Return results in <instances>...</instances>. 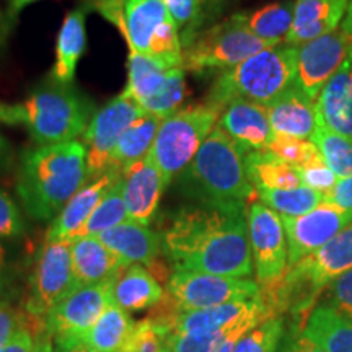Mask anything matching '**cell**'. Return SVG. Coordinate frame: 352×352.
<instances>
[{"mask_svg": "<svg viewBox=\"0 0 352 352\" xmlns=\"http://www.w3.org/2000/svg\"><path fill=\"white\" fill-rule=\"evenodd\" d=\"M129 220L127 208L122 196V176L114 186L109 189L100 204L96 206L94 214L87 220V223L78 233V236H98L109 228L121 226Z\"/></svg>", "mask_w": 352, "mask_h": 352, "instance_id": "cell-36", "label": "cell"}, {"mask_svg": "<svg viewBox=\"0 0 352 352\" xmlns=\"http://www.w3.org/2000/svg\"><path fill=\"white\" fill-rule=\"evenodd\" d=\"M70 256L76 285L108 283L127 267L98 236H77L70 240Z\"/></svg>", "mask_w": 352, "mask_h": 352, "instance_id": "cell-23", "label": "cell"}, {"mask_svg": "<svg viewBox=\"0 0 352 352\" xmlns=\"http://www.w3.org/2000/svg\"><path fill=\"white\" fill-rule=\"evenodd\" d=\"M25 233V222L16 202L7 191L0 189V243L19 239Z\"/></svg>", "mask_w": 352, "mask_h": 352, "instance_id": "cell-43", "label": "cell"}, {"mask_svg": "<svg viewBox=\"0 0 352 352\" xmlns=\"http://www.w3.org/2000/svg\"><path fill=\"white\" fill-rule=\"evenodd\" d=\"M241 25L264 41L284 43L292 28L294 2H272L252 12L235 13Z\"/></svg>", "mask_w": 352, "mask_h": 352, "instance_id": "cell-30", "label": "cell"}, {"mask_svg": "<svg viewBox=\"0 0 352 352\" xmlns=\"http://www.w3.org/2000/svg\"><path fill=\"white\" fill-rule=\"evenodd\" d=\"M6 272H7V252L3 245L0 243V290L3 289L6 284Z\"/></svg>", "mask_w": 352, "mask_h": 352, "instance_id": "cell-54", "label": "cell"}, {"mask_svg": "<svg viewBox=\"0 0 352 352\" xmlns=\"http://www.w3.org/2000/svg\"><path fill=\"white\" fill-rule=\"evenodd\" d=\"M10 28L12 20L8 19L7 13L0 8V51L6 47V44L8 41V34H10Z\"/></svg>", "mask_w": 352, "mask_h": 352, "instance_id": "cell-52", "label": "cell"}, {"mask_svg": "<svg viewBox=\"0 0 352 352\" xmlns=\"http://www.w3.org/2000/svg\"><path fill=\"white\" fill-rule=\"evenodd\" d=\"M277 352H327L318 342L311 340L303 329V324L294 323L287 333H285L283 344Z\"/></svg>", "mask_w": 352, "mask_h": 352, "instance_id": "cell-46", "label": "cell"}, {"mask_svg": "<svg viewBox=\"0 0 352 352\" xmlns=\"http://www.w3.org/2000/svg\"><path fill=\"white\" fill-rule=\"evenodd\" d=\"M341 30L352 38V0L349 2V7H347L344 20H342V23H341Z\"/></svg>", "mask_w": 352, "mask_h": 352, "instance_id": "cell-56", "label": "cell"}, {"mask_svg": "<svg viewBox=\"0 0 352 352\" xmlns=\"http://www.w3.org/2000/svg\"><path fill=\"white\" fill-rule=\"evenodd\" d=\"M351 0H296L292 28L284 39L298 47L311 39L336 32L344 20Z\"/></svg>", "mask_w": 352, "mask_h": 352, "instance_id": "cell-20", "label": "cell"}, {"mask_svg": "<svg viewBox=\"0 0 352 352\" xmlns=\"http://www.w3.org/2000/svg\"><path fill=\"white\" fill-rule=\"evenodd\" d=\"M134 327L135 321L132 320L129 311L122 310L113 302L96 320L94 327L83 334L78 344L90 347L96 352H122L134 331Z\"/></svg>", "mask_w": 352, "mask_h": 352, "instance_id": "cell-29", "label": "cell"}, {"mask_svg": "<svg viewBox=\"0 0 352 352\" xmlns=\"http://www.w3.org/2000/svg\"><path fill=\"white\" fill-rule=\"evenodd\" d=\"M164 297L155 274L142 264H131L113 280V302L129 314L157 307Z\"/></svg>", "mask_w": 352, "mask_h": 352, "instance_id": "cell-27", "label": "cell"}, {"mask_svg": "<svg viewBox=\"0 0 352 352\" xmlns=\"http://www.w3.org/2000/svg\"><path fill=\"white\" fill-rule=\"evenodd\" d=\"M217 126L245 153L263 152L274 138L266 107L236 100L222 109Z\"/></svg>", "mask_w": 352, "mask_h": 352, "instance_id": "cell-19", "label": "cell"}, {"mask_svg": "<svg viewBox=\"0 0 352 352\" xmlns=\"http://www.w3.org/2000/svg\"><path fill=\"white\" fill-rule=\"evenodd\" d=\"M280 219L287 236L289 267H292L308 254L327 245L352 223V212L323 202L316 209L298 217Z\"/></svg>", "mask_w": 352, "mask_h": 352, "instance_id": "cell-15", "label": "cell"}, {"mask_svg": "<svg viewBox=\"0 0 352 352\" xmlns=\"http://www.w3.org/2000/svg\"><path fill=\"white\" fill-rule=\"evenodd\" d=\"M327 305L352 320V271L329 284L327 289Z\"/></svg>", "mask_w": 352, "mask_h": 352, "instance_id": "cell-44", "label": "cell"}, {"mask_svg": "<svg viewBox=\"0 0 352 352\" xmlns=\"http://www.w3.org/2000/svg\"><path fill=\"white\" fill-rule=\"evenodd\" d=\"M186 98V70L183 65L168 70L166 78L155 95L140 103L145 113L165 120L176 113Z\"/></svg>", "mask_w": 352, "mask_h": 352, "instance_id": "cell-38", "label": "cell"}, {"mask_svg": "<svg viewBox=\"0 0 352 352\" xmlns=\"http://www.w3.org/2000/svg\"><path fill=\"white\" fill-rule=\"evenodd\" d=\"M12 164V147L3 135H0V173L6 171Z\"/></svg>", "mask_w": 352, "mask_h": 352, "instance_id": "cell-51", "label": "cell"}, {"mask_svg": "<svg viewBox=\"0 0 352 352\" xmlns=\"http://www.w3.org/2000/svg\"><path fill=\"white\" fill-rule=\"evenodd\" d=\"M310 140L318 147L324 164L334 171L338 178L352 176V139L318 124Z\"/></svg>", "mask_w": 352, "mask_h": 352, "instance_id": "cell-37", "label": "cell"}, {"mask_svg": "<svg viewBox=\"0 0 352 352\" xmlns=\"http://www.w3.org/2000/svg\"><path fill=\"white\" fill-rule=\"evenodd\" d=\"M82 140L36 145L21 153L15 189L25 212L34 220H54L90 179Z\"/></svg>", "mask_w": 352, "mask_h": 352, "instance_id": "cell-2", "label": "cell"}, {"mask_svg": "<svg viewBox=\"0 0 352 352\" xmlns=\"http://www.w3.org/2000/svg\"><path fill=\"white\" fill-rule=\"evenodd\" d=\"M56 352H96V351L90 349V347H87V346H82V344H78V346L67 347V349H57Z\"/></svg>", "mask_w": 352, "mask_h": 352, "instance_id": "cell-57", "label": "cell"}, {"mask_svg": "<svg viewBox=\"0 0 352 352\" xmlns=\"http://www.w3.org/2000/svg\"><path fill=\"white\" fill-rule=\"evenodd\" d=\"M170 67H166L158 60L148 56L129 52L127 57V85L121 95L134 100L135 103H144L160 90L164 85L166 74Z\"/></svg>", "mask_w": 352, "mask_h": 352, "instance_id": "cell-33", "label": "cell"}, {"mask_svg": "<svg viewBox=\"0 0 352 352\" xmlns=\"http://www.w3.org/2000/svg\"><path fill=\"white\" fill-rule=\"evenodd\" d=\"M248 236L256 283L261 289L279 284L289 267L287 236L280 215L263 202H252L248 208Z\"/></svg>", "mask_w": 352, "mask_h": 352, "instance_id": "cell-12", "label": "cell"}, {"mask_svg": "<svg viewBox=\"0 0 352 352\" xmlns=\"http://www.w3.org/2000/svg\"><path fill=\"white\" fill-rule=\"evenodd\" d=\"M98 239L127 266L142 264L147 270L151 267L153 271L158 256L162 254L160 233L151 230L148 226H142L132 220L109 228L98 235Z\"/></svg>", "mask_w": 352, "mask_h": 352, "instance_id": "cell-22", "label": "cell"}, {"mask_svg": "<svg viewBox=\"0 0 352 352\" xmlns=\"http://www.w3.org/2000/svg\"><path fill=\"white\" fill-rule=\"evenodd\" d=\"M258 199L280 217H298L324 202L327 195L307 186L289 189H256Z\"/></svg>", "mask_w": 352, "mask_h": 352, "instance_id": "cell-35", "label": "cell"}, {"mask_svg": "<svg viewBox=\"0 0 352 352\" xmlns=\"http://www.w3.org/2000/svg\"><path fill=\"white\" fill-rule=\"evenodd\" d=\"M114 280V279H113ZM113 280L94 285H76L57 302L44 320V328L57 341V349L77 346L80 338L113 303Z\"/></svg>", "mask_w": 352, "mask_h": 352, "instance_id": "cell-11", "label": "cell"}, {"mask_svg": "<svg viewBox=\"0 0 352 352\" xmlns=\"http://www.w3.org/2000/svg\"><path fill=\"white\" fill-rule=\"evenodd\" d=\"M164 3L184 47L199 33L197 28L202 19V0H164Z\"/></svg>", "mask_w": 352, "mask_h": 352, "instance_id": "cell-42", "label": "cell"}, {"mask_svg": "<svg viewBox=\"0 0 352 352\" xmlns=\"http://www.w3.org/2000/svg\"><path fill=\"white\" fill-rule=\"evenodd\" d=\"M19 108L21 124L36 145L77 140L96 113L94 103L76 87L63 85L51 78L34 87Z\"/></svg>", "mask_w": 352, "mask_h": 352, "instance_id": "cell-6", "label": "cell"}, {"mask_svg": "<svg viewBox=\"0 0 352 352\" xmlns=\"http://www.w3.org/2000/svg\"><path fill=\"white\" fill-rule=\"evenodd\" d=\"M296 78L297 47L283 43L220 72L210 87L206 103L219 113L236 100L267 107L289 90Z\"/></svg>", "mask_w": 352, "mask_h": 352, "instance_id": "cell-5", "label": "cell"}, {"mask_svg": "<svg viewBox=\"0 0 352 352\" xmlns=\"http://www.w3.org/2000/svg\"><path fill=\"white\" fill-rule=\"evenodd\" d=\"M160 118L153 114L145 113L142 118L134 121L127 127V131L121 135L120 142L111 155V168L122 170L135 162L142 160L152 151V145L155 142L158 127L162 124Z\"/></svg>", "mask_w": 352, "mask_h": 352, "instance_id": "cell-31", "label": "cell"}, {"mask_svg": "<svg viewBox=\"0 0 352 352\" xmlns=\"http://www.w3.org/2000/svg\"><path fill=\"white\" fill-rule=\"evenodd\" d=\"M352 57V38L342 30L311 39L297 47L296 85L311 101Z\"/></svg>", "mask_w": 352, "mask_h": 352, "instance_id": "cell-14", "label": "cell"}, {"mask_svg": "<svg viewBox=\"0 0 352 352\" xmlns=\"http://www.w3.org/2000/svg\"><path fill=\"white\" fill-rule=\"evenodd\" d=\"M298 173H300L303 186L315 189V191L323 192V195H328L340 179L324 162L298 168Z\"/></svg>", "mask_w": 352, "mask_h": 352, "instance_id": "cell-45", "label": "cell"}, {"mask_svg": "<svg viewBox=\"0 0 352 352\" xmlns=\"http://www.w3.org/2000/svg\"><path fill=\"white\" fill-rule=\"evenodd\" d=\"M352 271V223L333 240L289 267L279 284L261 289L276 315L289 311L307 320L321 294L333 280Z\"/></svg>", "mask_w": 352, "mask_h": 352, "instance_id": "cell-4", "label": "cell"}, {"mask_svg": "<svg viewBox=\"0 0 352 352\" xmlns=\"http://www.w3.org/2000/svg\"><path fill=\"white\" fill-rule=\"evenodd\" d=\"M166 183L151 155L122 170V196L132 222L148 226L155 217Z\"/></svg>", "mask_w": 352, "mask_h": 352, "instance_id": "cell-17", "label": "cell"}, {"mask_svg": "<svg viewBox=\"0 0 352 352\" xmlns=\"http://www.w3.org/2000/svg\"><path fill=\"white\" fill-rule=\"evenodd\" d=\"M33 2H38V0H8L7 15H8V19L12 20V23L15 21L16 15H19V13L23 10L26 6H30V3H33Z\"/></svg>", "mask_w": 352, "mask_h": 352, "instance_id": "cell-53", "label": "cell"}, {"mask_svg": "<svg viewBox=\"0 0 352 352\" xmlns=\"http://www.w3.org/2000/svg\"><path fill=\"white\" fill-rule=\"evenodd\" d=\"M144 114L145 111L139 103L121 94L109 100L94 114L82 135V142L87 148V166L91 178L111 170V155L121 135Z\"/></svg>", "mask_w": 352, "mask_h": 352, "instance_id": "cell-13", "label": "cell"}, {"mask_svg": "<svg viewBox=\"0 0 352 352\" xmlns=\"http://www.w3.org/2000/svg\"><path fill=\"white\" fill-rule=\"evenodd\" d=\"M121 170L111 168L98 176H94L80 188L76 196H72L64 209L52 220L46 239L50 240H74L94 214L96 206L103 196L121 179Z\"/></svg>", "mask_w": 352, "mask_h": 352, "instance_id": "cell-18", "label": "cell"}, {"mask_svg": "<svg viewBox=\"0 0 352 352\" xmlns=\"http://www.w3.org/2000/svg\"><path fill=\"white\" fill-rule=\"evenodd\" d=\"M0 124L16 126L21 124V114L19 104L0 103Z\"/></svg>", "mask_w": 352, "mask_h": 352, "instance_id": "cell-50", "label": "cell"}, {"mask_svg": "<svg viewBox=\"0 0 352 352\" xmlns=\"http://www.w3.org/2000/svg\"><path fill=\"white\" fill-rule=\"evenodd\" d=\"M246 175L256 189H289L303 186L298 168H294L267 152L245 155Z\"/></svg>", "mask_w": 352, "mask_h": 352, "instance_id": "cell-32", "label": "cell"}, {"mask_svg": "<svg viewBox=\"0 0 352 352\" xmlns=\"http://www.w3.org/2000/svg\"><path fill=\"white\" fill-rule=\"evenodd\" d=\"M266 318H270V316L253 315L227 328L215 329V331L170 336V352H217L228 340L241 338L245 333H248L250 329Z\"/></svg>", "mask_w": 352, "mask_h": 352, "instance_id": "cell-34", "label": "cell"}, {"mask_svg": "<svg viewBox=\"0 0 352 352\" xmlns=\"http://www.w3.org/2000/svg\"><path fill=\"white\" fill-rule=\"evenodd\" d=\"M26 327L25 316L10 302H0V347L7 344L20 328Z\"/></svg>", "mask_w": 352, "mask_h": 352, "instance_id": "cell-47", "label": "cell"}, {"mask_svg": "<svg viewBox=\"0 0 352 352\" xmlns=\"http://www.w3.org/2000/svg\"><path fill=\"white\" fill-rule=\"evenodd\" d=\"M220 113L204 104L179 108L162 121L148 155L164 176L166 186L191 164L197 151L217 126Z\"/></svg>", "mask_w": 352, "mask_h": 352, "instance_id": "cell-7", "label": "cell"}, {"mask_svg": "<svg viewBox=\"0 0 352 352\" xmlns=\"http://www.w3.org/2000/svg\"><path fill=\"white\" fill-rule=\"evenodd\" d=\"M303 329L327 352H352V320L320 303L307 316Z\"/></svg>", "mask_w": 352, "mask_h": 352, "instance_id": "cell-28", "label": "cell"}, {"mask_svg": "<svg viewBox=\"0 0 352 352\" xmlns=\"http://www.w3.org/2000/svg\"><path fill=\"white\" fill-rule=\"evenodd\" d=\"M253 315H276L261 296L252 300L232 302L226 305H219L206 310L186 311V314H176L168 316L151 315L157 320V323L165 329L170 336H184V334L195 333H209L215 329H222L230 327V324L239 323V321L248 318Z\"/></svg>", "mask_w": 352, "mask_h": 352, "instance_id": "cell-16", "label": "cell"}, {"mask_svg": "<svg viewBox=\"0 0 352 352\" xmlns=\"http://www.w3.org/2000/svg\"><path fill=\"white\" fill-rule=\"evenodd\" d=\"M261 296V285L250 277H228L195 271H175L166 283L164 300L153 307L157 316L206 310Z\"/></svg>", "mask_w": 352, "mask_h": 352, "instance_id": "cell-8", "label": "cell"}, {"mask_svg": "<svg viewBox=\"0 0 352 352\" xmlns=\"http://www.w3.org/2000/svg\"><path fill=\"white\" fill-rule=\"evenodd\" d=\"M34 346H36V338H33L28 327H23L13 334L7 344L0 347V352H33Z\"/></svg>", "mask_w": 352, "mask_h": 352, "instance_id": "cell-49", "label": "cell"}, {"mask_svg": "<svg viewBox=\"0 0 352 352\" xmlns=\"http://www.w3.org/2000/svg\"><path fill=\"white\" fill-rule=\"evenodd\" d=\"M285 336L283 315L263 320L235 342L232 352H277Z\"/></svg>", "mask_w": 352, "mask_h": 352, "instance_id": "cell-39", "label": "cell"}, {"mask_svg": "<svg viewBox=\"0 0 352 352\" xmlns=\"http://www.w3.org/2000/svg\"><path fill=\"white\" fill-rule=\"evenodd\" d=\"M33 352H54L50 336H43L39 338V340H36V346H34Z\"/></svg>", "mask_w": 352, "mask_h": 352, "instance_id": "cell-55", "label": "cell"}, {"mask_svg": "<svg viewBox=\"0 0 352 352\" xmlns=\"http://www.w3.org/2000/svg\"><path fill=\"white\" fill-rule=\"evenodd\" d=\"M162 253L175 271L228 277L254 272L246 204L184 206L160 233Z\"/></svg>", "mask_w": 352, "mask_h": 352, "instance_id": "cell-1", "label": "cell"}, {"mask_svg": "<svg viewBox=\"0 0 352 352\" xmlns=\"http://www.w3.org/2000/svg\"><path fill=\"white\" fill-rule=\"evenodd\" d=\"M274 135L294 139H311L316 126V103L296 83L266 107Z\"/></svg>", "mask_w": 352, "mask_h": 352, "instance_id": "cell-21", "label": "cell"}, {"mask_svg": "<svg viewBox=\"0 0 352 352\" xmlns=\"http://www.w3.org/2000/svg\"><path fill=\"white\" fill-rule=\"evenodd\" d=\"M324 202L334 206V208L351 210L352 212V176L338 179L334 188L324 197Z\"/></svg>", "mask_w": 352, "mask_h": 352, "instance_id": "cell-48", "label": "cell"}, {"mask_svg": "<svg viewBox=\"0 0 352 352\" xmlns=\"http://www.w3.org/2000/svg\"><path fill=\"white\" fill-rule=\"evenodd\" d=\"M87 12L88 8L83 6L65 15L56 39V60L50 76L51 80L72 85L78 60L87 47Z\"/></svg>", "mask_w": 352, "mask_h": 352, "instance_id": "cell-26", "label": "cell"}, {"mask_svg": "<svg viewBox=\"0 0 352 352\" xmlns=\"http://www.w3.org/2000/svg\"><path fill=\"white\" fill-rule=\"evenodd\" d=\"M76 287L69 240L46 239L39 250L30 277L26 314L36 320H46L50 311Z\"/></svg>", "mask_w": 352, "mask_h": 352, "instance_id": "cell-10", "label": "cell"}, {"mask_svg": "<svg viewBox=\"0 0 352 352\" xmlns=\"http://www.w3.org/2000/svg\"><path fill=\"white\" fill-rule=\"evenodd\" d=\"M316 122L352 139V57L316 100Z\"/></svg>", "mask_w": 352, "mask_h": 352, "instance_id": "cell-25", "label": "cell"}, {"mask_svg": "<svg viewBox=\"0 0 352 352\" xmlns=\"http://www.w3.org/2000/svg\"><path fill=\"white\" fill-rule=\"evenodd\" d=\"M264 152L271 153V155L283 160L284 164L294 166V168H303V166L324 162L318 147L310 139H294L274 135Z\"/></svg>", "mask_w": 352, "mask_h": 352, "instance_id": "cell-40", "label": "cell"}, {"mask_svg": "<svg viewBox=\"0 0 352 352\" xmlns=\"http://www.w3.org/2000/svg\"><path fill=\"white\" fill-rule=\"evenodd\" d=\"M122 352H170V334L155 318L135 321L134 331L127 340Z\"/></svg>", "mask_w": 352, "mask_h": 352, "instance_id": "cell-41", "label": "cell"}, {"mask_svg": "<svg viewBox=\"0 0 352 352\" xmlns=\"http://www.w3.org/2000/svg\"><path fill=\"white\" fill-rule=\"evenodd\" d=\"M246 153L228 135L214 127L192 162L176 176L184 196L206 204H246L256 199V188L245 166Z\"/></svg>", "mask_w": 352, "mask_h": 352, "instance_id": "cell-3", "label": "cell"}, {"mask_svg": "<svg viewBox=\"0 0 352 352\" xmlns=\"http://www.w3.org/2000/svg\"><path fill=\"white\" fill-rule=\"evenodd\" d=\"M171 21L164 0H126L121 34L129 52L148 56L160 30Z\"/></svg>", "mask_w": 352, "mask_h": 352, "instance_id": "cell-24", "label": "cell"}, {"mask_svg": "<svg viewBox=\"0 0 352 352\" xmlns=\"http://www.w3.org/2000/svg\"><path fill=\"white\" fill-rule=\"evenodd\" d=\"M283 44V43H280ZM279 46L254 36L240 23L235 15L197 33L183 47V67L186 72H210L235 67L258 52Z\"/></svg>", "mask_w": 352, "mask_h": 352, "instance_id": "cell-9", "label": "cell"}]
</instances>
